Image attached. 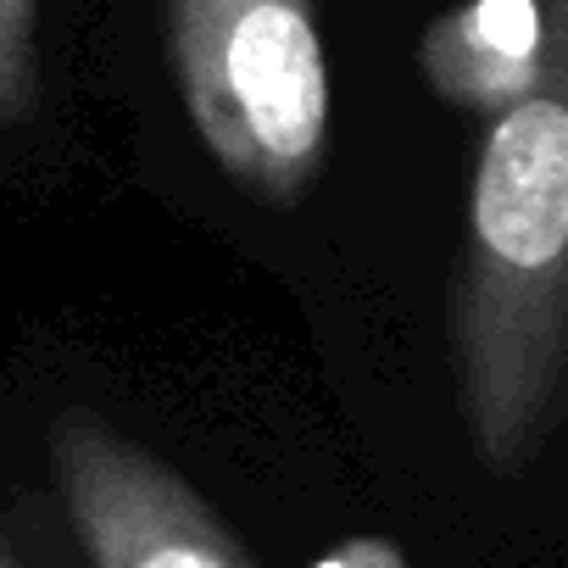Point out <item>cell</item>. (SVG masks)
<instances>
[{
  "mask_svg": "<svg viewBox=\"0 0 568 568\" xmlns=\"http://www.w3.org/2000/svg\"><path fill=\"white\" fill-rule=\"evenodd\" d=\"M168 51L217 168L267 201H302L329 145L313 0H168Z\"/></svg>",
  "mask_w": 568,
  "mask_h": 568,
  "instance_id": "2",
  "label": "cell"
},
{
  "mask_svg": "<svg viewBox=\"0 0 568 568\" xmlns=\"http://www.w3.org/2000/svg\"><path fill=\"white\" fill-rule=\"evenodd\" d=\"M0 568H23L18 551H12V540H7V529H0Z\"/></svg>",
  "mask_w": 568,
  "mask_h": 568,
  "instance_id": "7",
  "label": "cell"
},
{
  "mask_svg": "<svg viewBox=\"0 0 568 568\" xmlns=\"http://www.w3.org/2000/svg\"><path fill=\"white\" fill-rule=\"evenodd\" d=\"M313 568H407V557H402V546H396V540L352 535V540H341L335 551H324Z\"/></svg>",
  "mask_w": 568,
  "mask_h": 568,
  "instance_id": "6",
  "label": "cell"
},
{
  "mask_svg": "<svg viewBox=\"0 0 568 568\" xmlns=\"http://www.w3.org/2000/svg\"><path fill=\"white\" fill-rule=\"evenodd\" d=\"M562 0H468L424 40V73L435 95L468 112H507L557 62H568Z\"/></svg>",
  "mask_w": 568,
  "mask_h": 568,
  "instance_id": "4",
  "label": "cell"
},
{
  "mask_svg": "<svg viewBox=\"0 0 568 568\" xmlns=\"http://www.w3.org/2000/svg\"><path fill=\"white\" fill-rule=\"evenodd\" d=\"M40 0H0V123H18L40 101Z\"/></svg>",
  "mask_w": 568,
  "mask_h": 568,
  "instance_id": "5",
  "label": "cell"
},
{
  "mask_svg": "<svg viewBox=\"0 0 568 568\" xmlns=\"http://www.w3.org/2000/svg\"><path fill=\"white\" fill-rule=\"evenodd\" d=\"M51 463L95 568H256L184 474L95 413L73 407L57 418Z\"/></svg>",
  "mask_w": 568,
  "mask_h": 568,
  "instance_id": "3",
  "label": "cell"
},
{
  "mask_svg": "<svg viewBox=\"0 0 568 568\" xmlns=\"http://www.w3.org/2000/svg\"><path fill=\"white\" fill-rule=\"evenodd\" d=\"M568 62L496 112L474 168L457 284V374L479 457L518 474L540 457L568 307Z\"/></svg>",
  "mask_w": 568,
  "mask_h": 568,
  "instance_id": "1",
  "label": "cell"
}]
</instances>
